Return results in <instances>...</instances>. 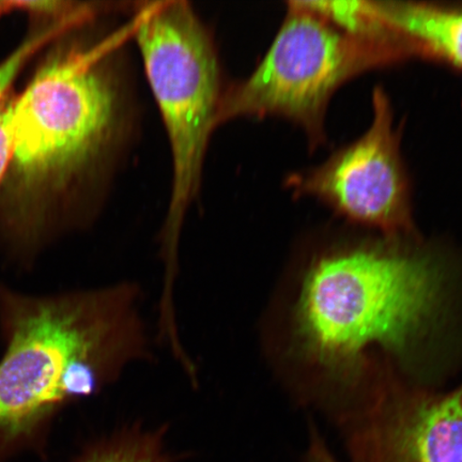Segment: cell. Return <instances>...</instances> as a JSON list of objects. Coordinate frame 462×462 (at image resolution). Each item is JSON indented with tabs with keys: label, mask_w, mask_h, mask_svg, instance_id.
<instances>
[{
	"label": "cell",
	"mask_w": 462,
	"mask_h": 462,
	"mask_svg": "<svg viewBox=\"0 0 462 462\" xmlns=\"http://www.w3.org/2000/svg\"><path fill=\"white\" fill-rule=\"evenodd\" d=\"M133 21L103 42L55 58L13 102L14 157L29 177L66 180L117 150L125 106L111 57Z\"/></svg>",
	"instance_id": "277c9868"
},
{
	"label": "cell",
	"mask_w": 462,
	"mask_h": 462,
	"mask_svg": "<svg viewBox=\"0 0 462 462\" xmlns=\"http://www.w3.org/2000/svg\"><path fill=\"white\" fill-rule=\"evenodd\" d=\"M373 106L365 134L293 183L300 194L315 196L352 222L404 238L412 233L409 184L383 89H374Z\"/></svg>",
	"instance_id": "8992f818"
},
{
	"label": "cell",
	"mask_w": 462,
	"mask_h": 462,
	"mask_svg": "<svg viewBox=\"0 0 462 462\" xmlns=\"http://www.w3.org/2000/svg\"><path fill=\"white\" fill-rule=\"evenodd\" d=\"M165 426H125L87 447L75 462H172L166 448Z\"/></svg>",
	"instance_id": "9c48e42d"
},
{
	"label": "cell",
	"mask_w": 462,
	"mask_h": 462,
	"mask_svg": "<svg viewBox=\"0 0 462 462\" xmlns=\"http://www.w3.org/2000/svg\"><path fill=\"white\" fill-rule=\"evenodd\" d=\"M14 132L13 103L0 107V180L14 157Z\"/></svg>",
	"instance_id": "8fae6325"
},
{
	"label": "cell",
	"mask_w": 462,
	"mask_h": 462,
	"mask_svg": "<svg viewBox=\"0 0 462 462\" xmlns=\"http://www.w3.org/2000/svg\"><path fill=\"white\" fill-rule=\"evenodd\" d=\"M136 282L31 294L0 285V462L44 447L66 409L153 360Z\"/></svg>",
	"instance_id": "7a4b0ae2"
},
{
	"label": "cell",
	"mask_w": 462,
	"mask_h": 462,
	"mask_svg": "<svg viewBox=\"0 0 462 462\" xmlns=\"http://www.w3.org/2000/svg\"><path fill=\"white\" fill-rule=\"evenodd\" d=\"M371 4L395 36L462 70V9L419 3Z\"/></svg>",
	"instance_id": "ba28073f"
},
{
	"label": "cell",
	"mask_w": 462,
	"mask_h": 462,
	"mask_svg": "<svg viewBox=\"0 0 462 462\" xmlns=\"http://www.w3.org/2000/svg\"><path fill=\"white\" fill-rule=\"evenodd\" d=\"M352 462H366L359 458L351 457ZM308 462H340L334 457L330 450L319 437L313 433L310 439V446L308 454Z\"/></svg>",
	"instance_id": "7c38bea8"
},
{
	"label": "cell",
	"mask_w": 462,
	"mask_h": 462,
	"mask_svg": "<svg viewBox=\"0 0 462 462\" xmlns=\"http://www.w3.org/2000/svg\"><path fill=\"white\" fill-rule=\"evenodd\" d=\"M349 446L366 462H462V384L437 394L381 373L349 420Z\"/></svg>",
	"instance_id": "52a82bcc"
},
{
	"label": "cell",
	"mask_w": 462,
	"mask_h": 462,
	"mask_svg": "<svg viewBox=\"0 0 462 462\" xmlns=\"http://www.w3.org/2000/svg\"><path fill=\"white\" fill-rule=\"evenodd\" d=\"M150 88L169 136L172 179L160 231L161 292L172 296L180 275V242L198 196L224 92L210 34L187 2L143 4L133 17Z\"/></svg>",
	"instance_id": "3957f363"
},
{
	"label": "cell",
	"mask_w": 462,
	"mask_h": 462,
	"mask_svg": "<svg viewBox=\"0 0 462 462\" xmlns=\"http://www.w3.org/2000/svg\"><path fill=\"white\" fill-rule=\"evenodd\" d=\"M400 43L349 36L301 2H291L263 60L250 77L224 92L217 126L276 116L318 137L335 90L368 69L400 60L407 51Z\"/></svg>",
	"instance_id": "5b68a950"
},
{
	"label": "cell",
	"mask_w": 462,
	"mask_h": 462,
	"mask_svg": "<svg viewBox=\"0 0 462 462\" xmlns=\"http://www.w3.org/2000/svg\"><path fill=\"white\" fill-rule=\"evenodd\" d=\"M97 15V9L94 4H83L79 8L65 16L58 17L51 24L34 33L24 43L19 46L2 65H0V102L11 84L19 74L23 66L37 51L46 43L70 31L71 28L82 25L83 23L94 19Z\"/></svg>",
	"instance_id": "30bf717a"
},
{
	"label": "cell",
	"mask_w": 462,
	"mask_h": 462,
	"mask_svg": "<svg viewBox=\"0 0 462 462\" xmlns=\"http://www.w3.org/2000/svg\"><path fill=\"white\" fill-rule=\"evenodd\" d=\"M11 10H19V2H0V16Z\"/></svg>",
	"instance_id": "4fadbf2b"
},
{
	"label": "cell",
	"mask_w": 462,
	"mask_h": 462,
	"mask_svg": "<svg viewBox=\"0 0 462 462\" xmlns=\"http://www.w3.org/2000/svg\"><path fill=\"white\" fill-rule=\"evenodd\" d=\"M404 240L337 248L306 264L260 332L282 379L291 384L309 371L350 383L369 350L404 356L429 337L446 309L447 269Z\"/></svg>",
	"instance_id": "6da1fadb"
}]
</instances>
